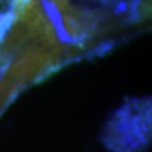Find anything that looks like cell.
<instances>
[{"label": "cell", "instance_id": "1", "mask_svg": "<svg viewBox=\"0 0 152 152\" xmlns=\"http://www.w3.org/2000/svg\"><path fill=\"white\" fill-rule=\"evenodd\" d=\"M149 104L134 102L110 121L104 142L114 152H141L149 141Z\"/></svg>", "mask_w": 152, "mask_h": 152}]
</instances>
